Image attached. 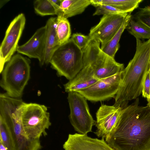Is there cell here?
<instances>
[{"label":"cell","instance_id":"6da1fadb","mask_svg":"<svg viewBox=\"0 0 150 150\" xmlns=\"http://www.w3.org/2000/svg\"><path fill=\"white\" fill-rule=\"evenodd\" d=\"M139 100L122 108L115 129L105 141L116 150H150V107Z\"/></svg>","mask_w":150,"mask_h":150},{"label":"cell","instance_id":"7a4b0ae2","mask_svg":"<svg viewBox=\"0 0 150 150\" xmlns=\"http://www.w3.org/2000/svg\"><path fill=\"white\" fill-rule=\"evenodd\" d=\"M150 39L142 41L136 39L134 55L122 71L121 83L113 105L121 107L142 94L144 83L149 71Z\"/></svg>","mask_w":150,"mask_h":150},{"label":"cell","instance_id":"3957f363","mask_svg":"<svg viewBox=\"0 0 150 150\" xmlns=\"http://www.w3.org/2000/svg\"><path fill=\"white\" fill-rule=\"evenodd\" d=\"M21 98L11 97L6 93L0 94V117L9 133L14 150H40V139H33L27 135L22 121L23 106Z\"/></svg>","mask_w":150,"mask_h":150},{"label":"cell","instance_id":"277c9868","mask_svg":"<svg viewBox=\"0 0 150 150\" xmlns=\"http://www.w3.org/2000/svg\"><path fill=\"white\" fill-rule=\"evenodd\" d=\"M30 63L29 59L18 54L5 65L0 85L9 96L21 98L30 77Z\"/></svg>","mask_w":150,"mask_h":150},{"label":"cell","instance_id":"5b68a950","mask_svg":"<svg viewBox=\"0 0 150 150\" xmlns=\"http://www.w3.org/2000/svg\"><path fill=\"white\" fill-rule=\"evenodd\" d=\"M83 52L70 38L56 49L49 63L58 76L70 80L83 68Z\"/></svg>","mask_w":150,"mask_h":150},{"label":"cell","instance_id":"8992f818","mask_svg":"<svg viewBox=\"0 0 150 150\" xmlns=\"http://www.w3.org/2000/svg\"><path fill=\"white\" fill-rule=\"evenodd\" d=\"M100 42L91 38L87 46L83 51V66H89L95 76L100 79L113 76L122 71L124 65L117 62L101 49Z\"/></svg>","mask_w":150,"mask_h":150},{"label":"cell","instance_id":"52a82bcc","mask_svg":"<svg viewBox=\"0 0 150 150\" xmlns=\"http://www.w3.org/2000/svg\"><path fill=\"white\" fill-rule=\"evenodd\" d=\"M22 121L27 135L33 139H40L42 136L47 135L46 130L51 125L47 107L34 103H24Z\"/></svg>","mask_w":150,"mask_h":150},{"label":"cell","instance_id":"ba28073f","mask_svg":"<svg viewBox=\"0 0 150 150\" xmlns=\"http://www.w3.org/2000/svg\"><path fill=\"white\" fill-rule=\"evenodd\" d=\"M70 110V122L79 133L87 134L92 131L96 121L90 113L87 100L76 92L68 93L67 97Z\"/></svg>","mask_w":150,"mask_h":150},{"label":"cell","instance_id":"9c48e42d","mask_svg":"<svg viewBox=\"0 0 150 150\" xmlns=\"http://www.w3.org/2000/svg\"><path fill=\"white\" fill-rule=\"evenodd\" d=\"M26 18L23 13L19 14L11 21L6 32L0 47V73L6 64L16 51L18 43L25 23Z\"/></svg>","mask_w":150,"mask_h":150},{"label":"cell","instance_id":"30bf717a","mask_svg":"<svg viewBox=\"0 0 150 150\" xmlns=\"http://www.w3.org/2000/svg\"><path fill=\"white\" fill-rule=\"evenodd\" d=\"M122 71L112 76L100 79L90 87L76 92L86 100L93 102L115 98L121 83Z\"/></svg>","mask_w":150,"mask_h":150},{"label":"cell","instance_id":"8fae6325","mask_svg":"<svg viewBox=\"0 0 150 150\" xmlns=\"http://www.w3.org/2000/svg\"><path fill=\"white\" fill-rule=\"evenodd\" d=\"M122 108L102 104L96 113V130L98 137L107 140L112 134L119 118Z\"/></svg>","mask_w":150,"mask_h":150},{"label":"cell","instance_id":"7c38bea8","mask_svg":"<svg viewBox=\"0 0 150 150\" xmlns=\"http://www.w3.org/2000/svg\"><path fill=\"white\" fill-rule=\"evenodd\" d=\"M128 14L103 15L98 23L91 28L88 35L98 40L101 45L104 44L117 32Z\"/></svg>","mask_w":150,"mask_h":150},{"label":"cell","instance_id":"4fadbf2b","mask_svg":"<svg viewBox=\"0 0 150 150\" xmlns=\"http://www.w3.org/2000/svg\"><path fill=\"white\" fill-rule=\"evenodd\" d=\"M63 147L64 150H116L104 139L92 138L79 133L69 134Z\"/></svg>","mask_w":150,"mask_h":150},{"label":"cell","instance_id":"5bb4252c","mask_svg":"<svg viewBox=\"0 0 150 150\" xmlns=\"http://www.w3.org/2000/svg\"><path fill=\"white\" fill-rule=\"evenodd\" d=\"M46 28L38 29L30 39L24 44L17 47L16 51L30 58L38 59L42 66L45 48Z\"/></svg>","mask_w":150,"mask_h":150},{"label":"cell","instance_id":"9a60e30c","mask_svg":"<svg viewBox=\"0 0 150 150\" xmlns=\"http://www.w3.org/2000/svg\"><path fill=\"white\" fill-rule=\"evenodd\" d=\"M99 79L95 76L92 69L88 66L83 65L81 70L72 79L64 85L65 92H77L86 88Z\"/></svg>","mask_w":150,"mask_h":150},{"label":"cell","instance_id":"2e32d148","mask_svg":"<svg viewBox=\"0 0 150 150\" xmlns=\"http://www.w3.org/2000/svg\"><path fill=\"white\" fill-rule=\"evenodd\" d=\"M57 23V17H51L48 19L45 25L46 28V33L42 65L49 63L53 52L59 45L56 32Z\"/></svg>","mask_w":150,"mask_h":150},{"label":"cell","instance_id":"e0dca14e","mask_svg":"<svg viewBox=\"0 0 150 150\" xmlns=\"http://www.w3.org/2000/svg\"><path fill=\"white\" fill-rule=\"evenodd\" d=\"M91 4V0H62L57 16L67 19L81 14Z\"/></svg>","mask_w":150,"mask_h":150},{"label":"cell","instance_id":"ac0fdd59","mask_svg":"<svg viewBox=\"0 0 150 150\" xmlns=\"http://www.w3.org/2000/svg\"><path fill=\"white\" fill-rule=\"evenodd\" d=\"M132 17L131 13H128L121 26L115 35L107 42L101 45L100 49L105 54L114 58L115 54L120 47L119 42L121 35L128 25Z\"/></svg>","mask_w":150,"mask_h":150},{"label":"cell","instance_id":"d6986e66","mask_svg":"<svg viewBox=\"0 0 150 150\" xmlns=\"http://www.w3.org/2000/svg\"><path fill=\"white\" fill-rule=\"evenodd\" d=\"M91 5L105 4L111 6L122 12L131 13L139 6L142 0H91Z\"/></svg>","mask_w":150,"mask_h":150},{"label":"cell","instance_id":"ffe728a7","mask_svg":"<svg viewBox=\"0 0 150 150\" xmlns=\"http://www.w3.org/2000/svg\"><path fill=\"white\" fill-rule=\"evenodd\" d=\"M62 0H36L33 3L35 12L41 16L57 15Z\"/></svg>","mask_w":150,"mask_h":150},{"label":"cell","instance_id":"44dd1931","mask_svg":"<svg viewBox=\"0 0 150 150\" xmlns=\"http://www.w3.org/2000/svg\"><path fill=\"white\" fill-rule=\"evenodd\" d=\"M56 32L59 45L66 42L70 39L71 29L67 19L60 16L57 17Z\"/></svg>","mask_w":150,"mask_h":150},{"label":"cell","instance_id":"7402d4cb","mask_svg":"<svg viewBox=\"0 0 150 150\" xmlns=\"http://www.w3.org/2000/svg\"><path fill=\"white\" fill-rule=\"evenodd\" d=\"M127 27L129 33L136 39H150V28L142 23L131 19Z\"/></svg>","mask_w":150,"mask_h":150},{"label":"cell","instance_id":"603a6c76","mask_svg":"<svg viewBox=\"0 0 150 150\" xmlns=\"http://www.w3.org/2000/svg\"><path fill=\"white\" fill-rule=\"evenodd\" d=\"M0 142L2 143L7 150H14L12 142L6 125L0 117Z\"/></svg>","mask_w":150,"mask_h":150},{"label":"cell","instance_id":"cb8c5ba5","mask_svg":"<svg viewBox=\"0 0 150 150\" xmlns=\"http://www.w3.org/2000/svg\"><path fill=\"white\" fill-rule=\"evenodd\" d=\"M132 17L134 20L142 23L150 28V6L140 8Z\"/></svg>","mask_w":150,"mask_h":150},{"label":"cell","instance_id":"d4e9b609","mask_svg":"<svg viewBox=\"0 0 150 150\" xmlns=\"http://www.w3.org/2000/svg\"><path fill=\"white\" fill-rule=\"evenodd\" d=\"M96 11L93 16L113 15L125 13L111 6L105 4H98L94 6Z\"/></svg>","mask_w":150,"mask_h":150},{"label":"cell","instance_id":"484cf974","mask_svg":"<svg viewBox=\"0 0 150 150\" xmlns=\"http://www.w3.org/2000/svg\"><path fill=\"white\" fill-rule=\"evenodd\" d=\"M71 38L82 51L86 48L91 39L88 35H85L77 33H73Z\"/></svg>","mask_w":150,"mask_h":150},{"label":"cell","instance_id":"4316f807","mask_svg":"<svg viewBox=\"0 0 150 150\" xmlns=\"http://www.w3.org/2000/svg\"><path fill=\"white\" fill-rule=\"evenodd\" d=\"M142 94L143 97L148 100L150 97V76L149 72L147 74L144 83Z\"/></svg>","mask_w":150,"mask_h":150},{"label":"cell","instance_id":"83f0119b","mask_svg":"<svg viewBox=\"0 0 150 150\" xmlns=\"http://www.w3.org/2000/svg\"><path fill=\"white\" fill-rule=\"evenodd\" d=\"M0 150H7V148L1 142H0Z\"/></svg>","mask_w":150,"mask_h":150},{"label":"cell","instance_id":"f1b7e54d","mask_svg":"<svg viewBox=\"0 0 150 150\" xmlns=\"http://www.w3.org/2000/svg\"><path fill=\"white\" fill-rule=\"evenodd\" d=\"M149 72L150 73V66H149ZM148 102H150V98L149 99L147 100Z\"/></svg>","mask_w":150,"mask_h":150},{"label":"cell","instance_id":"f546056e","mask_svg":"<svg viewBox=\"0 0 150 150\" xmlns=\"http://www.w3.org/2000/svg\"><path fill=\"white\" fill-rule=\"evenodd\" d=\"M147 105L150 107V102H148V103Z\"/></svg>","mask_w":150,"mask_h":150}]
</instances>
